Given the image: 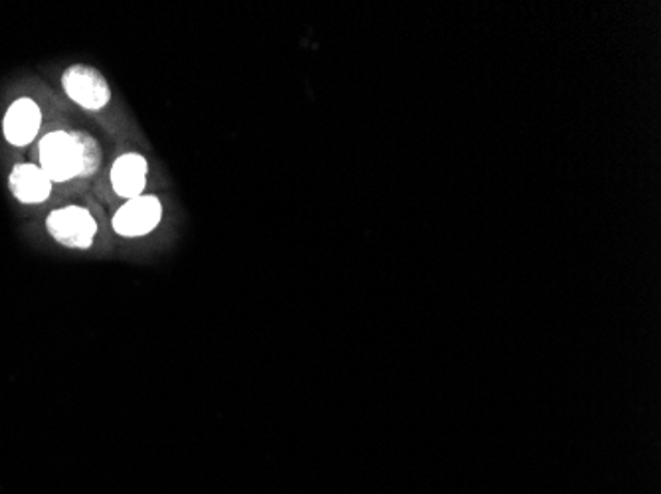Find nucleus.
I'll return each instance as SVG.
<instances>
[{"instance_id": "obj_8", "label": "nucleus", "mask_w": 661, "mask_h": 494, "mask_svg": "<svg viewBox=\"0 0 661 494\" xmlns=\"http://www.w3.org/2000/svg\"><path fill=\"white\" fill-rule=\"evenodd\" d=\"M77 133V141H80V150H82V160H84V172H82V179L92 177L99 165H101V148L96 138L89 137L84 131H75Z\"/></svg>"}, {"instance_id": "obj_7", "label": "nucleus", "mask_w": 661, "mask_h": 494, "mask_svg": "<svg viewBox=\"0 0 661 494\" xmlns=\"http://www.w3.org/2000/svg\"><path fill=\"white\" fill-rule=\"evenodd\" d=\"M147 169H149L147 160L137 153H128L119 157L109 174L116 194L125 201L141 196L147 184Z\"/></svg>"}, {"instance_id": "obj_4", "label": "nucleus", "mask_w": 661, "mask_h": 494, "mask_svg": "<svg viewBox=\"0 0 661 494\" xmlns=\"http://www.w3.org/2000/svg\"><path fill=\"white\" fill-rule=\"evenodd\" d=\"M163 220V204L157 196L141 194L125 202L113 216V230L123 238H141L153 232Z\"/></svg>"}, {"instance_id": "obj_6", "label": "nucleus", "mask_w": 661, "mask_h": 494, "mask_svg": "<svg viewBox=\"0 0 661 494\" xmlns=\"http://www.w3.org/2000/svg\"><path fill=\"white\" fill-rule=\"evenodd\" d=\"M12 196L22 204H43L50 198L52 180L38 165L21 162L14 165L9 177Z\"/></svg>"}, {"instance_id": "obj_3", "label": "nucleus", "mask_w": 661, "mask_h": 494, "mask_svg": "<svg viewBox=\"0 0 661 494\" xmlns=\"http://www.w3.org/2000/svg\"><path fill=\"white\" fill-rule=\"evenodd\" d=\"M62 87L75 106L87 111H99L111 99V89L107 85L106 77L99 74L96 68L84 63H75L65 70L62 75Z\"/></svg>"}, {"instance_id": "obj_2", "label": "nucleus", "mask_w": 661, "mask_h": 494, "mask_svg": "<svg viewBox=\"0 0 661 494\" xmlns=\"http://www.w3.org/2000/svg\"><path fill=\"white\" fill-rule=\"evenodd\" d=\"M46 230L64 248L87 250L96 238L97 221L82 206H65L46 218Z\"/></svg>"}, {"instance_id": "obj_5", "label": "nucleus", "mask_w": 661, "mask_h": 494, "mask_svg": "<svg viewBox=\"0 0 661 494\" xmlns=\"http://www.w3.org/2000/svg\"><path fill=\"white\" fill-rule=\"evenodd\" d=\"M43 125V113L40 107L36 106L31 97H21L12 101L4 121H2V133L12 147H26L31 145Z\"/></svg>"}, {"instance_id": "obj_1", "label": "nucleus", "mask_w": 661, "mask_h": 494, "mask_svg": "<svg viewBox=\"0 0 661 494\" xmlns=\"http://www.w3.org/2000/svg\"><path fill=\"white\" fill-rule=\"evenodd\" d=\"M38 148V167L52 182H68L77 177L82 179L84 160L75 131H52L40 141Z\"/></svg>"}]
</instances>
